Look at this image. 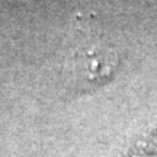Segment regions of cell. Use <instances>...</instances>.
I'll return each mask as SVG.
<instances>
[{
    "mask_svg": "<svg viewBox=\"0 0 157 157\" xmlns=\"http://www.w3.org/2000/svg\"><path fill=\"white\" fill-rule=\"evenodd\" d=\"M118 52L112 45L93 34L78 38L63 64V78L77 93L92 92L113 77Z\"/></svg>",
    "mask_w": 157,
    "mask_h": 157,
    "instance_id": "obj_1",
    "label": "cell"
}]
</instances>
